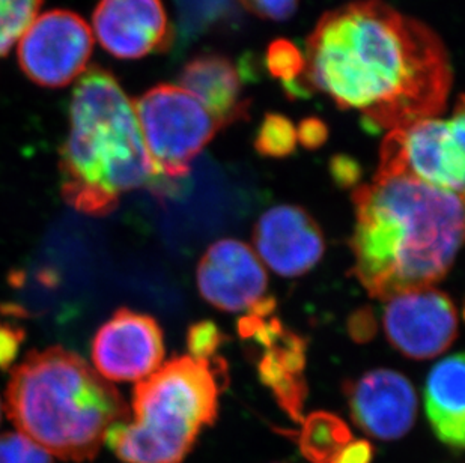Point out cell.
I'll list each match as a JSON object with an SVG mask.
<instances>
[{
    "instance_id": "obj_26",
    "label": "cell",
    "mask_w": 465,
    "mask_h": 463,
    "mask_svg": "<svg viewBox=\"0 0 465 463\" xmlns=\"http://www.w3.org/2000/svg\"><path fill=\"white\" fill-rule=\"evenodd\" d=\"M331 176L341 187H354L361 180V171L359 163L347 155H338L331 160Z\"/></svg>"
},
{
    "instance_id": "obj_21",
    "label": "cell",
    "mask_w": 465,
    "mask_h": 463,
    "mask_svg": "<svg viewBox=\"0 0 465 463\" xmlns=\"http://www.w3.org/2000/svg\"><path fill=\"white\" fill-rule=\"evenodd\" d=\"M267 68L270 74L282 80L288 93H292L295 84L304 71V54L291 41H272L267 50Z\"/></svg>"
},
{
    "instance_id": "obj_6",
    "label": "cell",
    "mask_w": 465,
    "mask_h": 463,
    "mask_svg": "<svg viewBox=\"0 0 465 463\" xmlns=\"http://www.w3.org/2000/svg\"><path fill=\"white\" fill-rule=\"evenodd\" d=\"M155 175L176 187L190 164L223 125L201 101L176 84H158L133 101Z\"/></svg>"
},
{
    "instance_id": "obj_2",
    "label": "cell",
    "mask_w": 465,
    "mask_h": 463,
    "mask_svg": "<svg viewBox=\"0 0 465 463\" xmlns=\"http://www.w3.org/2000/svg\"><path fill=\"white\" fill-rule=\"evenodd\" d=\"M354 274L372 298L430 288L444 279L464 233L462 196L411 176H375L352 192Z\"/></svg>"
},
{
    "instance_id": "obj_8",
    "label": "cell",
    "mask_w": 465,
    "mask_h": 463,
    "mask_svg": "<svg viewBox=\"0 0 465 463\" xmlns=\"http://www.w3.org/2000/svg\"><path fill=\"white\" fill-rule=\"evenodd\" d=\"M94 35L79 14L52 9L41 14L18 40L23 74L41 88L68 86L84 74L93 56Z\"/></svg>"
},
{
    "instance_id": "obj_10",
    "label": "cell",
    "mask_w": 465,
    "mask_h": 463,
    "mask_svg": "<svg viewBox=\"0 0 465 463\" xmlns=\"http://www.w3.org/2000/svg\"><path fill=\"white\" fill-rule=\"evenodd\" d=\"M91 352L95 371L105 380L141 382L162 366V328L145 313L119 309L98 330Z\"/></svg>"
},
{
    "instance_id": "obj_7",
    "label": "cell",
    "mask_w": 465,
    "mask_h": 463,
    "mask_svg": "<svg viewBox=\"0 0 465 463\" xmlns=\"http://www.w3.org/2000/svg\"><path fill=\"white\" fill-rule=\"evenodd\" d=\"M464 101L448 121L430 118L391 130L382 140L377 175L411 176L462 196L464 192Z\"/></svg>"
},
{
    "instance_id": "obj_17",
    "label": "cell",
    "mask_w": 465,
    "mask_h": 463,
    "mask_svg": "<svg viewBox=\"0 0 465 463\" xmlns=\"http://www.w3.org/2000/svg\"><path fill=\"white\" fill-rule=\"evenodd\" d=\"M352 441L351 430L341 417L330 412H313L304 419L299 433V447L306 459L330 463Z\"/></svg>"
},
{
    "instance_id": "obj_5",
    "label": "cell",
    "mask_w": 465,
    "mask_h": 463,
    "mask_svg": "<svg viewBox=\"0 0 465 463\" xmlns=\"http://www.w3.org/2000/svg\"><path fill=\"white\" fill-rule=\"evenodd\" d=\"M226 380L217 357L171 360L136 385L133 419L107 430V446L125 463L183 462L203 429L214 424Z\"/></svg>"
},
{
    "instance_id": "obj_18",
    "label": "cell",
    "mask_w": 465,
    "mask_h": 463,
    "mask_svg": "<svg viewBox=\"0 0 465 463\" xmlns=\"http://www.w3.org/2000/svg\"><path fill=\"white\" fill-rule=\"evenodd\" d=\"M258 373L259 379L272 389L282 409L294 421H303L304 400L308 396L304 376L291 375L263 355L258 361Z\"/></svg>"
},
{
    "instance_id": "obj_20",
    "label": "cell",
    "mask_w": 465,
    "mask_h": 463,
    "mask_svg": "<svg viewBox=\"0 0 465 463\" xmlns=\"http://www.w3.org/2000/svg\"><path fill=\"white\" fill-rule=\"evenodd\" d=\"M297 142L294 123L286 116L270 113L256 133L255 148L263 157L283 158L294 153Z\"/></svg>"
},
{
    "instance_id": "obj_1",
    "label": "cell",
    "mask_w": 465,
    "mask_h": 463,
    "mask_svg": "<svg viewBox=\"0 0 465 463\" xmlns=\"http://www.w3.org/2000/svg\"><path fill=\"white\" fill-rule=\"evenodd\" d=\"M452 79L448 50L430 26L382 0H357L316 23L292 94H324L381 133L444 112Z\"/></svg>"
},
{
    "instance_id": "obj_24",
    "label": "cell",
    "mask_w": 465,
    "mask_h": 463,
    "mask_svg": "<svg viewBox=\"0 0 465 463\" xmlns=\"http://www.w3.org/2000/svg\"><path fill=\"white\" fill-rule=\"evenodd\" d=\"M249 13L256 17L285 22L292 17L300 0H238Z\"/></svg>"
},
{
    "instance_id": "obj_14",
    "label": "cell",
    "mask_w": 465,
    "mask_h": 463,
    "mask_svg": "<svg viewBox=\"0 0 465 463\" xmlns=\"http://www.w3.org/2000/svg\"><path fill=\"white\" fill-rule=\"evenodd\" d=\"M253 241L263 262L283 277L311 271L324 254L320 226L299 206L268 210L256 224Z\"/></svg>"
},
{
    "instance_id": "obj_28",
    "label": "cell",
    "mask_w": 465,
    "mask_h": 463,
    "mask_svg": "<svg viewBox=\"0 0 465 463\" xmlns=\"http://www.w3.org/2000/svg\"><path fill=\"white\" fill-rule=\"evenodd\" d=\"M22 330L0 324V369H6L13 363L22 345Z\"/></svg>"
},
{
    "instance_id": "obj_29",
    "label": "cell",
    "mask_w": 465,
    "mask_h": 463,
    "mask_svg": "<svg viewBox=\"0 0 465 463\" xmlns=\"http://www.w3.org/2000/svg\"><path fill=\"white\" fill-rule=\"evenodd\" d=\"M373 459V447L369 441H351L343 447L330 463H371Z\"/></svg>"
},
{
    "instance_id": "obj_23",
    "label": "cell",
    "mask_w": 465,
    "mask_h": 463,
    "mask_svg": "<svg viewBox=\"0 0 465 463\" xmlns=\"http://www.w3.org/2000/svg\"><path fill=\"white\" fill-rule=\"evenodd\" d=\"M224 336L210 320L198 322L190 327L187 336L190 357L198 360L214 359L215 352L223 343Z\"/></svg>"
},
{
    "instance_id": "obj_11",
    "label": "cell",
    "mask_w": 465,
    "mask_h": 463,
    "mask_svg": "<svg viewBox=\"0 0 465 463\" xmlns=\"http://www.w3.org/2000/svg\"><path fill=\"white\" fill-rule=\"evenodd\" d=\"M93 20L98 43L118 59L166 52L173 41L162 0H100Z\"/></svg>"
},
{
    "instance_id": "obj_12",
    "label": "cell",
    "mask_w": 465,
    "mask_h": 463,
    "mask_svg": "<svg viewBox=\"0 0 465 463\" xmlns=\"http://www.w3.org/2000/svg\"><path fill=\"white\" fill-rule=\"evenodd\" d=\"M352 421L369 437L395 441L411 430L417 416L414 387L389 369L368 371L345 387Z\"/></svg>"
},
{
    "instance_id": "obj_19",
    "label": "cell",
    "mask_w": 465,
    "mask_h": 463,
    "mask_svg": "<svg viewBox=\"0 0 465 463\" xmlns=\"http://www.w3.org/2000/svg\"><path fill=\"white\" fill-rule=\"evenodd\" d=\"M41 4L43 0H0V59L38 17Z\"/></svg>"
},
{
    "instance_id": "obj_3",
    "label": "cell",
    "mask_w": 465,
    "mask_h": 463,
    "mask_svg": "<svg viewBox=\"0 0 465 463\" xmlns=\"http://www.w3.org/2000/svg\"><path fill=\"white\" fill-rule=\"evenodd\" d=\"M59 172L66 203L91 217L112 214L133 190L148 188L160 197L176 190L155 175L133 101L100 66L84 71L75 84Z\"/></svg>"
},
{
    "instance_id": "obj_30",
    "label": "cell",
    "mask_w": 465,
    "mask_h": 463,
    "mask_svg": "<svg viewBox=\"0 0 465 463\" xmlns=\"http://www.w3.org/2000/svg\"><path fill=\"white\" fill-rule=\"evenodd\" d=\"M0 419H2V402H0Z\"/></svg>"
},
{
    "instance_id": "obj_22",
    "label": "cell",
    "mask_w": 465,
    "mask_h": 463,
    "mask_svg": "<svg viewBox=\"0 0 465 463\" xmlns=\"http://www.w3.org/2000/svg\"><path fill=\"white\" fill-rule=\"evenodd\" d=\"M0 463H53L43 447L20 432L0 435Z\"/></svg>"
},
{
    "instance_id": "obj_27",
    "label": "cell",
    "mask_w": 465,
    "mask_h": 463,
    "mask_svg": "<svg viewBox=\"0 0 465 463\" xmlns=\"http://www.w3.org/2000/svg\"><path fill=\"white\" fill-rule=\"evenodd\" d=\"M329 137V130L321 119H304L297 127V140L303 144L304 148L316 149L325 143Z\"/></svg>"
},
{
    "instance_id": "obj_4",
    "label": "cell",
    "mask_w": 465,
    "mask_h": 463,
    "mask_svg": "<svg viewBox=\"0 0 465 463\" xmlns=\"http://www.w3.org/2000/svg\"><path fill=\"white\" fill-rule=\"evenodd\" d=\"M6 411L49 455L77 463L93 460L107 430L130 419L118 389L61 346L34 350L14 369Z\"/></svg>"
},
{
    "instance_id": "obj_13",
    "label": "cell",
    "mask_w": 465,
    "mask_h": 463,
    "mask_svg": "<svg viewBox=\"0 0 465 463\" xmlns=\"http://www.w3.org/2000/svg\"><path fill=\"white\" fill-rule=\"evenodd\" d=\"M267 284V272L242 241H217L199 262V292L220 310H251L262 300Z\"/></svg>"
},
{
    "instance_id": "obj_15",
    "label": "cell",
    "mask_w": 465,
    "mask_h": 463,
    "mask_svg": "<svg viewBox=\"0 0 465 463\" xmlns=\"http://www.w3.org/2000/svg\"><path fill=\"white\" fill-rule=\"evenodd\" d=\"M180 88L228 127L247 118L251 101L242 98V75L228 57L207 53L192 59L180 74Z\"/></svg>"
},
{
    "instance_id": "obj_16",
    "label": "cell",
    "mask_w": 465,
    "mask_h": 463,
    "mask_svg": "<svg viewBox=\"0 0 465 463\" xmlns=\"http://www.w3.org/2000/svg\"><path fill=\"white\" fill-rule=\"evenodd\" d=\"M464 355L440 361L430 370L425 387V409L440 441L453 450L465 442Z\"/></svg>"
},
{
    "instance_id": "obj_9",
    "label": "cell",
    "mask_w": 465,
    "mask_h": 463,
    "mask_svg": "<svg viewBox=\"0 0 465 463\" xmlns=\"http://www.w3.org/2000/svg\"><path fill=\"white\" fill-rule=\"evenodd\" d=\"M382 324L387 339L401 354L432 359L457 339L458 311L446 293L419 289L387 300Z\"/></svg>"
},
{
    "instance_id": "obj_25",
    "label": "cell",
    "mask_w": 465,
    "mask_h": 463,
    "mask_svg": "<svg viewBox=\"0 0 465 463\" xmlns=\"http://www.w3.org/2000/svg\"><path fill=\"white\" fill-rule=\"evenodd\" d=\"M348 332L359 343L372 340L377 332V320L372 310L364 307L356 313H352L351 318L348 320Z\"/></svg>"
}]
</instances>
